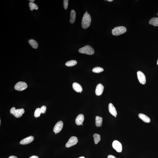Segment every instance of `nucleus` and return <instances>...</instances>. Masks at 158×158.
Segmentation results:
<instances>
[{
    "instance_id": "nucleus-1",
    "label": "nucleus",
    "mask_w": 158,
    "mask_h": 158,
    "mask_svg": "<svg viewBox=\"0 0 158 158\" xmlns=\"http://www.w3.org/2000/svg\"><path fill=\"white\" fill-rule=\"evenodd\" d=\"M91 22L90 16L88 13H86L84 14L82 19L81 25L82 28L84 29L87 28L90 26Z\"/></svg>"
},
{
    "instance_id": "nucleus-2",
    "label": "nucleus",
    "mask_w": 158,
    "mask_h": 158,
    "mask_svg": "<svg viewBox=\"0 0 158 158\" xmlns=\"http://www.w3.org/2000/svg\"><path fill=\"white\" fill-rule=\"evenodd\" d=\"M79 52L81 53L91 55L94 53V51L90 45H87L81 48L79 50Z\"/></svg>"
},
{
    "instance_id": "nucleus-3",
    "label": "nucleus",
    "mask_w": 158,
    "mask_h": 158,
    "mask_svg": "<svg viewBox=\"0 0 158 158\" xmlns=\"http://www.w3.org/2000/svg\"><path fill=\"white\" fill-rule=\"evenodd\" d=\"M127 30V29L125 27L122 26L116 27L112 30V33L114 36H119L125 33L126 32Z\"/></svg>"
},
{
    "instance_id": "nucleus-4",
    "label": "nucleus",
    "mask_w": 158,
    "mask_h": 158,
    "mask_svg": "<svg viewBox=\"0 0 158 158\" xmlns=\"http://www.w3.org/2000/svg\"><path fill=\"white\" fill-rule=\"evenodd\" d=\"M24 112V110L23 108L16 109L15 107H13L10 110V113L11 114H13L15 117L17 118H20L21 117Z\"/></svg>"
},
{
    "instance_id": "nucleus-5",
    "label": "nucleus",
    "mask_w": 158,
    "mask_h": 158,
    "mask_svg": "<svg viewBox=\"0 0 158 158\" xmlns=\"http://www.w3.org/2000/svg\"><path fill=\"white\" fill-rule=\"evenodd\" d=\"M27 85L25 82L20 81L17 83L14 87L15 90L18 91H23L27 87Z\"/></svg>"
},
{
    "instance_id": "nucleus-6",
    "label": "nucleus",
    "mask_w": 158,
    "mask_h": 158,
    "mask_svg": "<svg viewBox=\"0 0 158 158\" xmlns=\"http://www.w3.org/2000/svg\"><path fill=\"white\" fill-rule=\"evenodd\" d=\"M78 140L76 136H73L71 137L66 144L67 148H69L75 145L78 143Z\"/></svg>"
},
{
    "instance_id": "nucleus-7",
    "label": "nucleus",
    "mask_w": 158,
    "mask_h": 158,
    "mask_svg": "<svg viewBox=\"0 0 158 158\" xmlns=\"http://www.w3.org/2000/svg\"><path fill=\"white\" fill-rule=\"evenodd\" d=\"M113 148L118 152L120 153L122 151V146L120 143L117 140L113 141L112 144Z\"/></svg>"
},
{
    "instance_id": "nucleus-8",
    "label": "nucleus",
    "mask_w": 158,
    "mask_h": 158,
    "mask_svg": "<svg viewBox=\"0 0 158 158\" xmlns=\"http://www.w3.org/2000/svg\"><path fill=\"white\" fill-rule=\"evenodd\" d=\"M137 77L140 84H146V76L141 71H138L137 72Z\"/></svg>"
},
{
    "instance_id": "nucleus-9",
    "label": "nucleus",
    "mask_w": 158,
    "mask_h": 158,
    "mask_svg": "<svg viewBox=\"0 0 158 158\" xmlns=\"http://www.w3.org/2000/svg\"><path fill=\"white\" fill-rule=\"evenodd\" d=\"M63 126V122L62 121L57 122L54 127L53 131L55 133H58L62 130Z\"/></svg>"
},
{
    "instance_id": "nucleus-10",
    "label": "nucleus",
    "mask_w": 158,
    "mask_h": 158,
    "mask_svg": "<svg viewBox=\"0 0 158 158\" xmlns=\"http://www.w3.org/2000/svg\"><path fill=\"white\" fill-rule=\"evenodd\" d=\"M104 87L101 84H99L97 85L95 90V93L97 95L100 96L102 95Z\"/></svg>"
},
{
    "instance_id": "nucleus-11",
    "label": "nucleus",
    "mask_w": 158,
    "mask_h": 158,
    "mask_svg": "<svg viewBox=\"0 0 158 158\" xmlns=\"http://www.w3.org/2000/svg\"><path fill=\"white\" fill-rule=\"evenodd\" d=\"M34 139V137L32 136H28L21 140L20 142V144L26 145L29 144L33 141Z\"/></svg>"
},
{
    "instance_id": "nucleus-12",
    "label": "nucleus",
    "mask_w": 158,
    "mask_h": 158,
    "mask_svg": "<svg viewBox=\"0 0 158 158\" xmlns=\"http://www.w3.org/2000/svg\"><path fill=\"white\" fill-rule=\"evenodd\" d=\"M108 109L109 112L113 116H116L117 115V112L116 108H115L112 103H110L108 105Z\"/></svg>"
},
{
    "instance_id": "nucleus-13",
    "label": "nucleus",
    "mask_w": 158,
    "mask_h": 158,
    "mask_svg": "<svg viewBox=\"0 0 158 158\" xmlns=\"http://www.w3.org/2000/svg\"><path fill=\"white\" fill-rule=\"evenodd\" d=\"M84 119V116L82 114H80L78 115L76 119V123L78 125H80L83 124Z\"/></svg>"
},
{
    "instance_id": "nucleus-14",
    "label": "nucleus",
    "mask_w": 158,
    "mask_h": 158,
    "mask_svg": "<svg viewBox=\"0 0 158 158\" xmlns=\"http://www.w3.org/2000/svg\"><path fill=\"white\" fill-rule=\"evenodd\" d=\"M72 87L74 90L77 92L81 93L83 89L80 84L77 83H74L73 84Z\"/></svg>"
},
{
    "instance_id": "nucleus-15",
    "label": "nucleus",
    "mask_w": 158,
    "mask_h": 158,
    "mask_svg": "<svg viewBox=\"0 0 158 158\" xmlns=\"http://www.w3.org/2000/svg\"><path fill=\"white\" fill-rule=\"evenodd\" d=\"M138 116L140 119H141L143 122H145L149 123L150 122V119L148 116L146 115L140 113L138 114Z\"/></svg>"
},
{
    "instance_id": "nucleus-16",
    "label": "nucleus",
    "mask_w": 158,
    "mask_h": 158,
    "mask_svg": "<svg viewBox=\"0 0 158 158\" xmlns=\"http://www.w3.org/2000/svg\"><path fill=\"white\" fill-rule=\"evenodd\" d=\"M103 123V118L98 116L95 117V125L97 127H101Z\"/></svg>"
},
{
    "instance_id": "nucleus-17",
    "label": "nucleus",
    "mask_w": 158,
    "mask_h": 158,
    "mask_svg": "<svg viewBox=\"0 0 158 158\" xmlns=\"http://www.w3.org/2000/svg\"><path fill=\"white\" fill-rule=\"evenodd\" d=\"M76 13L74 10H71L70 14V22L71 23H74L75 20Z\"/></svg>"
},
{
    "instance_id": "nucleus-18",
    "label": "nucleus",
    "mask_w": 158,
    "mask_h": 158,
    "mask_svg": "<svg viewBox=\"0 0 158 158\" xmlns=\"http://www.w3.org/2000/svg\"><path fill=\"white\" fill-rule=\"evenodd\" d=\"M149 23L154 26H158V18L157 17L153 18L150 20Z\"/></svg>"
},
{
    "instance_id": "nucleus-19",
    "label": "nucleus",
    "mask_w": 158,
    "mask_h": 158,
    "mask_svg": "<svg viewBox=\"0 0 158 158\" xmlns=\"http://www.w3.org/2000/svg\"><path fill=\"white\" fill-rule=\"evenodd\" d=\"M28 43L33 48L36 49L38 47V44L36 41L33 39H30L28 41Z\"/></svg>"
},
{
    "instance_id": "nucleus-20",
    "label": "nucleus",
    "mask_w": 158,
    "mask_h": 158,
    "mask_svg": "<svg viewBox=\"0 0 158 158\" xmlns=\"http://www.w3.org/2000/svg\"><path fill=\"white\" fill-rule=\"evenodd\" d=\"M94 141L95 144H97L101 140V137L98 134H95L93 135Z\"/></svg>"
},
{
    "instance_id": "nucleus-21",
    "label": "nucleus",
    "mask_w": 158,
    "mask_h": 158,
    "mask_svg": "<svg viewBox=\"0 0 158 158\" xmlns=\"http://www.w3.org/2000/svg\"><path fill=\"white\" fill-rule=\"evenodd\" d=\"M77 64V62L76 60H71L69 61L65 64V65L67 67H71L75 66Z\"/></svg>"
},
{
    "instance_id": "nucleus-22",
    "label": "nucleus",
    "mask_w": 158,
    "mask_h": 158,
    "mask_svg": "<svg viewBox=\"0 0 158 158\" xmlns=\"http://www.w3.org/2000/svg\"><path fill=\"white\" fill-rule=\"evenodd\" d=\"M104 70L103 68L100 67H96L92 69V71L93 72L99 73L102 72L104 71Z\"/></svg>"
},
{
    "instance_id": "nucleus-23",
    "label": "nucleus",
    "mask_w": 158,
    "mask_h": 158,
    "mask_svg": "<svg viewBox=\"0 0 158 158\" xmlns=\"http://www.w3.org/2000/svg\"><path fill=\"white\" fill-rule=\"evenodd\" d=\"M29 6L30 8V10L32 11L33 9L38 10L39 8L37 5L36 4L33 2H30L29 4Z\"/></svg>"
},
{
    "instance_id": "nucleus-24",
    "label": "nucleus",
    "mask_w": 158,
    "mask_h": 158,
    "mask_svg": "<svg viewBox=\"0 0 158 158\" xmlns=\"http://www.w3.org/2000/svg\"><path fill=\"white\" fill-rule=\"evenodd\" d=\"M41 113V109L37 108L36 109L34 113V116L35 117H39Z\"/></svg>"
},
{
    "instance_id": "nucleus-25",
    "label": "nucleus",
    "mask_w": 158,
    "mask_h": 158,
    "mask_svg": "<svg viewBox=\"0 0 158 158\" xmlns=\"http://www.w3.org/2000/svg\"><path fill=\"white\" fill-rule=\"evenodd\" d=\"M68 0H64V7L65 9H68Z\"/></svg>"
},
{
    "instance_id": "nucleus-26",
    "label": "nucleus",
    "mask_w": 158,
    "mask_h": 158,
    "mask_svg": "<svg viewBox=\"0 0 158 158\" xmlns=\"http://www.w3.org/2000/svg\"><path fill=\"white\" fill-rule=\"evenodd\" d=\"M40 109L41 113L44 114V113H45L46 107L45 106H43L41 107Z\"/></svg>"
},
{
    "instance_id": "nucleus-27",
    "label": "nucleus",
    "mask_w": 158,
    "mask_h": 158,
    "mask_svg": "<svg viewBox=\"0 0 158 158\" xmlns=\"http://www.w3.org/2000/svg\"><path fill=\"white\" fill-rule=\"evenodd\" d=\"M108 158H116L114 156L112 155H109L108 156Z\"/></svg>"
},
{
    "instance_id": "nucleus-28",
    "label": "nucleus",
    "mask_w": 158,
    "mask_h": 158,
    "mask_svg": "<svg viewBox=\"0 0 158 158\" xmlns=\"http://www.w3.org/2000/svg\"><path fill=\"white\" fill-rule=\"evenodd\" d=\"M29 158H39V157L37 156H31V157Z\"/></svg>"
},
{
    "instance_id": "nucleus-29",
    "label": "nucleus",
    "mask_w": 158,
    "mask_h": 158,
    "mask_svg": "<svg viewBox=\"0 0 158 158\" xmlns=\"http://www.w3.org/2000/svg\"><path fill=\"white\" fill-rule=\"evenodd\" d=\"M8 158H18L16 156H11L9 157Z\"/></svg>"
},
{
    "instance_id": "nucleus-30",
    "label": "nucleus",
    "mask_w": 158,
    "mask_h": 158,
    "mask_svg": "<svg viewBox=\"0 0 158 158\" xmlns=\"http://www.w3.org/2000/svg\"><path fill=\"white\" fill-rule=\"evenodd\" d=\"M30 1H31V2H34V1H35L34 0H30Z\"/></svg>"
},
{
    "instance_id": "nucleus-31",
    "label": "nucleus",
    "mask_w": 158,
    "mask_h": 158,
    "mask_svg": "<svg viewBox=\"0 0 158 158\" xmlns=\"http://www.w3.org/2000/svg\"><path fill=\"white\" fill-rule=\"evenodd\" d=\"M107 1H110V2H111V1H113V0H108Z\"/></svg>"
},
{
    "instance_id": "nucleus-32",
    "label": "nucleus",
    "mask_w": 158,
    "mask_h": 158,
    "mask_svg": "<svg viewBox=\"0 0 158 158\" xmlns=\"http://www.w3.org/2000/svg\"><path fill=\"white\" fill-rule=\"evenodd\" d=\"M79 158H85L84 157H79Z\"/></svg>"
},
{
    "instance_id": "nucleus-33",
    "label": "nucleus",
    "mask_w": 158,
    "mask_h": 158,
    "mask_svg": "<svg viewBox=\"0 0 158 158\" xmlns=\"http://www.w3.org/2000/svg\"><path fill=\"white\" fill-rule=\"evenodd\" d=\"M157 64L158 65V60L157 61Z\"/></svg>"
},
{
    "instance_id": "nucleus-34",
    "label": "nucleus",
    "mask_w": 158,
    "mask_h": 158,
    "mask_svg": "<svg viewBox=\"0 0 158 158\" xmlns=\"http://www.w3.org/2000/svg\"><path fill=\"white\" fill-rule=\"evenodd\" d=\"M1 120H0V124H1Z\"/></svg>"
},
{
    "instance_id": "nucleus-35",
    "label": "nucleus",
    "mask_w": 158,
    "mask_h": 158,
    "mask_svg": "<svg viewBox=\"0 0 158 158\" xmlns=\"http://www.w3.org/2000/svg\"><path fill=\"white\" fill-rule=\"evenodd\" d=\"M86 13H87V11H86Z\"/></svg>"
},
{
    "instance_id": "nucleus-36",
    "label": "nucleus",
    "mask_w": 158,
    "mask_h": 158,
    "mask_svg": "<svg viewBox=\"0 0 158 158\" xmlns=\"http://www.w3.org/2000/svg\"><path fill=\"white\" fill-rule=\"evenodd\" d=\"M55 133V134H56H56H57V133Z\"/></svg>"
},
{
    "instance_id": "nucleus-37",
    "label": "nucleus",
    "mask_w": 158,
    "mask_h": 158,
    "mask_svg": "<svg viewBox=\"0 0 158 158\" xmlns=\"http://www.w3.org/2000/svg\"><path fill=\"white\" fill-rule=\"evenodd\" d=\"M81 125H83V124H81Z\"/></svg>"
},
{
    "instance_id": "nucleus-38",
    "label": "nucleus",
    "mask_w": 158,
    "mask_h": 158,
    "mask_svg": "<svg viewBox=\"0 0 158 158\" xmlns=\"http://www.w3.org/2000/svg\"><path fill=\"white\" fill-rule=\"evenodd\" d=\"M157 15H158V14H157Z\"/></svg>"
}]
</instances>
